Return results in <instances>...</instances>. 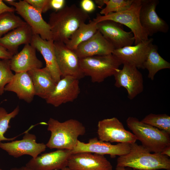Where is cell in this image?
I'll list each match as a JSON object with an SVG mask.
<instances>
[{"instance_id": "cell-5", "label": "cell", "mask_w": 170, "mask_h": 170, "mask_svg": "<svg viewBox=\"0 0 170 170\" xmlns=\"http://www.w3.org/2000/svg\"><path fill=\"white\" fill-rule=\"evenodd\" d=\"M81 70L85 76H90L94 83H100L114 76L122 64L112 54L80 59Z\"/></svg>"}, {"instance_id": "cell-18", "label": "cell", "mask_w": 170, "mask_h": 170, "mask_svg": "<svg viewBox=\"0 0 170 170\" xmlns=\"http://www.w3.org/2000/svg\"><path fill=\"white\" fill-rule=\"evenodd\" d=\"M67 167L71 170H113L111 163L104 155L88 152L72 154Z\"/></svg>"}, {"instance_id": "cell-24", "label": "cell", "mask_w": 170, "mask_h": 170, "mask_svg": "<svg viewBox=\"0 0 170 170\" xmlns=\"http://www.w3.org/2000/svg\"><path fill=\"white\" fill-rule=\"evenodd\" d=\"M33 83L35 95L46 99L56 83L46 67L34 69L27 72Z\"/></svg>"}, {"instance_id": "cell-38", "label": "cell", "mask_w": 170, "mask_h": 170, "mask_svg": "<svg viewBox=\"0 0 170 170\" xmlns=\"http://www.w3.org/2000/svg\"><path fill=\"white\" fill-rule=\"evenodd\" d=\"M10 170H32L30 168L26 166H22L20 167H14L11 168Z\"/></svg>"}, {"instance_id": "cell-6", "label": "cell", "mask_w": 170, "mask_h": 170, "mask_svg": "<svg viewBox=\"0 0 170 170\" xmlns=\"http://www.w3.org/2000/svg\"><path fill=\"white\" fill-rule=\"evenodd\" d=\"M141 4V0H134L130 7L126 10L106 15L99 14L93 20L97 23L103 20H110L126 26L131 30L135 38V44H137L149 39V36L140 21Z\"/></svg>"}, {"instance_id": "cell-34", "label": "cell", "mask_w": 170, "mask_h": 170, "mask_svg": "<svg viewBox=\"0 0 170 170\" xmlns=\"http://www.w3.org/2000/svg\"><path fill=\"white\" fill-rule=\"evenodd\" d=\"M65 0H49L50 9L54 10L55 12L60 10L65 6Z\"/></svg>"}, {"instance_id": "cell-21", "label": "cell", "mask_w": 170, "mask_h": 170, "mask_svg": "<svg viewBox=\"0 0 170 170\" xmlns=\"http://www.w3.org/2000/svg\"><path fill=\"white\" fill-rule=\"evenodd\" d=\"M36 50L30 44L25 45L22 50L10 60L11 70L15 73L42 68L43 63L37 58Z\"/></svg>"}, {"instance_id": "cell-32", "label": "cell", "mask_w": 170, "mask_h": 170, "mask_svg": "<svg viewBox=\"0 0 170 170\" xmlns=\"http://www.w3.org/2000/svg\"><path fill=\"white\" fill-rule=\"evenodd\" d=\"M25 1L42 14L45 13L50 9L49 0H25Z\"/></svg>"}, {"instance_id": "cell-27", "label": "cell", "mask_w": 170, "mask_h": 170, "mask_svg": "<svg viewBox=\"0 0 170 170\" xmlns=\"http://www.w3.org/2000/svg\"><path fill=\"white\" fill-rule=\"evenodd\" d=\"M26 23L14 12H7L0 15V37Z\"/></svg>"}, {"instance_id": "cell-42", "label": "cell", "mask_w": 170, "mask_h": 170, "mask_svg": "<svg viewBox=\"0 0 170 170\" xmlns=\"http://www.w3.org/2000/svg\"><path fill=\"white\" fill-rule=\"evenodd\" d=\"M125 170H133L131 168L128 167L126 168H125Z\"/></svg>"}, {"instance_id": "cell-9", "label": "cell", "mask_w": 170, "mask_h": 170, "mask_svg": "<svg viewBox=\"0 0 170 170\" xmlns=\"http://www.w3.org/2000/svg\"><path fill=\"white\" fill-rule=\"evenodd\" d=\"M54 46L61 78L70 76L79 80L84 77L85 76L81 68L80 59L75 52L63 42L54 41Z\"/></svg>"}, {"instance_id": "cell-37", "label": "cell", "mask_w": 170, "mask_h": 170, "mask_svg": "<svg viewBox=\"0 0 170 170\" xmlns=\"http://www.w3.org/2000/svg\"><path fill=\"white\" fill-rule=\"evenodd\" d=\"M99 8H102L105 4V0H95L94 2Z\"/></svg>"}, {"instance_id": "cell-20", "label": "cell", "mask_w": 170, "mask_h": 170, "mask_svg": "<svg viewBox=\"0 0 170 170\" xmlns=\"http://www.w3.org/2000/svg\"><path fill=\"white\" fill-rule=\"evenodd\" d=\"M30 44L42 55L46 62L45 67L57 83L61 75L57 62L54 40H44L39 35L34 34Z\"/></svg>"}, {"instance_id": "cell-43", "label": "cell", "mask_w": 170, "mask_h": 170, "mask_svg": "<svg viewBox=\"0 0 170 170\" xmlns=\"http://www.w3.org/2000/svg\"><path fill=\"white\" fill-rule=\"evenodd\" d=\"M0 170H3L2 169L0 168Z\"/></svg>"}, {"instance_id": "cell-14", "label": "cell", "mask_w": 170, "mask_h": 170, "mask_svg": "<svg viewBox=\"0 0 170 170\" xmlns=\"http://www.w3.org/2000/svg\"><path fill=\"white\" fill-rule=\"evenodd\" d=\"M80 92L79 80L66 76L61 78L56 83L45 100L47 104L57 107L62 104L73 102L77 98Z\"/></svg>"}, {"instance_id": "cell-23", "label": "cell", "mask_w": 170, "mask_h": 170, "mask_svg": "<svg viewBox=\"0 0 170 170\" xmlns=\"http://www.w3.org/2000/svg\"><path fill=\"white\" fill-rule=\"evenodd\" d=\"M34 35L31 28L26 23L0 37V45L14 55L18 52L20 45L30 43Z\"/></svg>"}, {"instance_id": "cell-29", "label": "cell", "mask_w": 170, "mask_h": 170, "mask_svg": "<svg viewBox=\"0 0 170 170\" xmlns=\"http://www.w3.org/2000/svg\"><path fill=\"white\" fill-rule=\"evenodd\" d=\"M20 110L19 106L18 105L12 112L8 113L4 108L0 107V142L3 141H12L17 137L7 138L4 134L10 127V121L18 114Z\"/></svg>"}, {"instance_id": "cell-17", "label": "cell", "mask_w": 170, "mask_h": 170, "mask_svg": "<svg viewBox=\"0 0 170 170\" xmlns=\"http://www.w3.org/2000/svg\"><path fill=\"white\" fill-rule=\"evenodd\" d=\"M153 41L152 38H150L134 46L115 49L112 54L122 64H129L138 69H143V64Z\"/></svg>"}, {"instance_id": "cell-28", "label": "cell", "mask_w": 170, "mask_h": 170, "mask_svg": "<svg viewBox=\"0 0 170 170\" xmlns=\"http://www.w3.org/2000/svg\"><path fill=\"white\" fill-rule=\"evenodd\" d=\"M141 121L170 134V116L168 115L150 113Z\"/></svg>"}, {"instance_id": "cell-13", "label": "cell", "mask_w": 170, "mask_h": 170, "mask_svg": "<svg viewBox=\"0 0 170 170\" xmlns=\"http://www.w3.org/2000/svg\"><path fill=\"white\" fill-rule=\"evenodd\" d=\"M139 12L141 24L148 36H152L157 32L166 33L169 30L167 22L160 17L156 12L159 3L158 0H141Z\"/></svg>"}, {"instance_id": "cell-30", "label": "cell", "mask_w": 170, "mask_h": 170, "mask_svg": "<svg viewBox=\"0 0 170 170\" xmlns=\"http://www.w3.org/2000/svg\"><path fill=\"white\" fill-rule=\"evenodd\" d=\"M134 0H105L106 6L100 11L101 14L106 15L112 13L124 10L132 4Z\"/></svg>"}, {"instance_id": "cell-36", "label": "cell", "mask_w": 170, "mask_h": 170, "mask_svg": "<svg viewBox=\"0 0 170 170\" xmlns=\"http://www.w3.org/2000/svg\"><path fill=\"white\" fill-rule=\"evenodd\" d=\"M15 11L14 7H9L7 5L3 0H0V15L7 12H14Z\"/></svg>"}, {"instance_id": "cell-22", "label": "cell", "mask_w": 170, "mask_h": 170, "mask_svg": "<svg viewBox=\"0 0 170 170\" xmlns=\"http://www.w3.org/2000/svg\"><path fill=\"white\" fill-rule=\"evenodd\" d=\"M4 91L15 93L20 99L27 103H31L35 95L32 81L27 72L15 73L5 86Z\"/></svg>"}, {"instance_id": "cell-39", "label": "cell", "mask_w": 170, "mask_h": 170, "mask_svg": "<svg viewBox=\"0 0 170 170\" xmlns=\"http://www.w3.org/2000/svg\"><path fill=\"white\" fill-rule=\"evenodd\" d=\"M161 153L169 157L170 156V147L165 149Z\"/></svg>"}, {"instance_id": "cell-33", "label": "cell", "mask_w": 170, "mask_h": 170, "mask_svg": "<svg viewBox=\"0 0 170 170\" xmlns=\"http://www.w3.org/2000/svg\"><path fill=\"white\" fill-rule=\"evenodd\" d=\"M81 8L88 14L94 11L95 9V4L91 0H82L80 2Z\"/></svg>"}, {"instance_id": "cell-4", "label": "cell", "mask_w": 170, "mask_h": 170, "mask_svg": "<svg viewBox=\"0 0 170 170\" xmlns=\"http://www.w3.org/2000/svg\"><path fill=\"white\" fill-rule=\"evenodd\" d=\"M126 122L137 140H139L142 145L150 152L161 153L170 147V134L167 132L145 124L133 117H128Z\"/></svg>"}, {"instance_id": "cell-41", "label": "cell", "mask_w": 170, "mask_h": 170, "mask_svg": "<svg viewBox=\"0 0 170 170\" xmlns=\"http://www.w3.org/2000/svg\"><path fill=\"white\" fill-rule=\"evenodd\" d=\"M61 170H71L67 167H65Z\"/></svg>"}, {"instance_id": "cell-40", "label": "cell", "mask_w": 170, "mask_h": 170, "mask_svg": "<svg viewBox=\"0 0 170 170\" xmlns=\"http://www.w3.org/2000/svg\"><path fill=\"white\" fill-rule=\"evenodd\" d=\"M116 170H125V167H116Z\"/></svg>"}, {"instance_id": "cell-26", "label": "cell", "mask_w": 170, "mask_h": 170, "mask_svg": "<svg viewBox=\"0 0 170 170\" xmlns=\"http://www.w3.org/2000/svg\"><path fill=\"white\" fill-rule=\"evenodd\" d=\"M98 31L97 23L93 20L82 24L65 43L69 49L74 50L81 43L92 37Z\"/></svg>"}, {"instance_id": "cell-11", "label": "cell", "mask_w": 170, "mask_h": 170, "mask_svg": "<svg viewBox=\"0 0 170 170\" xmlns=\"http://www.w3.org/2000/svg\"><path fill=\"white\" fill-rule=\"evenodd\" d=\"M32 127L24 132L22 139L7 143L0 142V148L15 158L26 155L32 156V158H36L45 150L47 147L43 143H37L35 135L29 132Z\"/></svg>"}, {"instance_id": "cell-35", "label": "cell", "mask_w": 170, "mask_h": 170, "mask_svg": "<svg viewBox=\"0 0 170 170\" xmlns=\"http://www.w3.org/2000/svg\"><path fill=\"white\" fill-rule=\"evenodd\" d=\"M13 55L5 48L0 45V59L10 60Z\"/></svg>"}, {"instance_id": "cell-1", "label": "cell", "mask_w": 170, "mask_h": 170, "mask_svg": "<svg viewBox=\"0 0 170 170\" xmlns=\"http://www.w3.org/2000/svg\"><path fill=\"white\" fill-rule=\"evenodd\" d=\"M89 17L88 14L75 4L65 6L60 10L52 13L48 23L53 40L65 43Z\"/></svg>"}, {"instance_id": "cell-19", "label": "cell", "mask_w": 170, "mask_h": 170, "mask_svg": "<svg viewBox=\"0 0 170 170\" xmlns=\"http://www.w3.org/2000/svg\"><path fill=\"white\" fill-rule=\"evenodd\" d=\"M115 48L98 30L90 38L73 50L79 59L112 54Z\"/></svg>"}, {"instance_id": "cell-2", "label": "cell", "mask_w": 170, "mask_h": 170, "mask_svg": "<svg viewBox=\"0 0 170 170\" xmlns=\"http://www.w3.org/2000/svg\"><path fill=\"white\" fill-rule=\"evenodd\" d=\"M116 167L137 170H170V159L161 153H151L142 145L135 143L130 144L128 153L117 158Z\"/></svg>"}, {"instance_id": "cell-3", "label": "cell", "mask_w": 170, "mask_h": 170, "mask_svg": "<svg viewBox=\"0 0 170 170\" xmlns=\"http://www.w3.org/2000/svg\"><path fill=\"white\" fill-rule=\"evenodd\" d=\"M51 136L46 144L50 149L72 150L76 144L78 137L86 133V128L79 121L70 119L61 122L52 118L48 122Z\"/></svg>"}, {"instance_id": "cell-25", "label": "cell", "mask_w": 170, "mask_h": 170, "mask_svg": "<svg viewBox=\"0 0 170 170\" xmlns=\"http://www.w3.org/2000/svg\"><path fill=\"white\" fill-rule=\"evenodd\" d=\"M143 66V69H146L148 71V78L153 80L155 75L158 71L162 69H169L170 63L159 54L157 46L152 44Z\"/></svg>"}, {"instance_id": "cell-7", "label": "cell", "mask_w": 170, "mask_h": 170, "mask_svg": "<svg viewBox=\"0 0 170 170\" xmlns=\"http://www.w3.org/2000/svg\"><path fill=\"white\" fill-rule=\"evenodd\" d=\"M4 1L15 8V11L30 26L34 34L39 35L44 40H53L50 27L43 18L42 14L25 0H20L17 2L14 0H4Z\"/></svg>"}, {"instance_id": "cell-10", "label": "cell", "mask_w": 170, "mask_h": 170, "mask_svg": "<svg viewBox=\"0 0 170 170\" xmlns=\"http://www.w3.org/2000/svg\"><path fill=\"white\" fill-rule=\"evenodd\" d=\"M115 86L125 88L128 97L132 100L144 90V80L142 73L135 66L128 64H123L121 69H118L113 76Z\"/></svg>"}, {"instance_id": "cell-16", "label": "cell", "mask_w": 170, "mask_h": 170, "mask_svg": "<svg viewBox=\"0 0 170 170\" xmlns=\"http://www.w3.org/2000/svg\"><path fill=\"white\" fill-rule=\"evenodd\" d=\"M72 150L58 149L32 158L26 166L32 170H59L67 167Z\"/></svg>"}, {"instance_id": "cell-15", "label": "cell", "mask_w": 170, "mask_h": 170, "mask_svg": "<svg viewBox=\"0 0 170 170\" xmlns=\"http://www.w3.org/2000/svg\"><path fill=\"white\" fill-rule=\"evenodd\" d=\"M98 30L114 47L115 49L132 46L135 42L133 33L124 30L122 25L110 20L97 23Z\"/></svg>"}, {"instance_id": "cell-31", "label": "cell", "mask_w": 170, "mask_h": 170, "mask_svg": "<svg viewBox=\"0 0 170 170\" xmlns=\"http://www.w3.org/2000/svg\"><path fill=\"white\" fill-rule=\"evenodd\" d=\"M10 60H0V95L4 93L5 86L11 81L14 75L11 69Z\"/></svg>"}, {"instance_id": "cell-12", "label": "cell", "mask_w": 170, "mask_h": 170, "mask_svg": "<svg viewBox=\"0 0 170 170\" xmlns=\"http://www.w3.org/2000/svg\"><path fill=\"white\" fill-rule=\"evenodd\" d=\"M130 149V144L118 143L112 144L110 142L103 141L95 137L90 139L88 143L78 140L72 150V153L88 152L103 155L108 154L113 158L116 156H120L127 154Z\"/></svg>"}, {"instance_id": "cell-8", "label": "cell", "mask_w": 170, "mask_h": 170, "mask_svg": "<svg viewBox=\"0 0 170 170\" xmlns=\"http://www.w3.org/2000/svg\"><path fill=\"white\" fill-rule=\"evenodd\" d=\"M97 127L99 139L102 141L132 144L136 143L137 140L134 134L125 129L116 117L100 120Z\"/></svg>"}]
</instances>
